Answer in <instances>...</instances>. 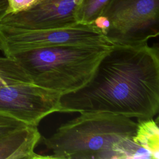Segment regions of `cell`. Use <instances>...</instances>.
<instances>
[{
	"label": "cell",
	"instance_id": "1",
	"mask_svg": "<svg viewBox=\"0 0 159 159\" xmlns=\"http://www.w3.org/2000/svg\"><path fill=\"white\" fill-rule=\"evenodd\" d=\"M60 112H102L152 119L159 109V53L147 43L113 45L90 80L60 97Z\"/></svg>",
	"mask_w": 159,
	"mask_h": 159
},
{
	"label": "cell",
	"instance_id": "2",
	"mask_svg": "<svg viewBox=\"0 0 159 159\" xmlns=\"http://www.w3.org/2000/svg\"><path fill=\"white\" fill-rule=\"evenodd\" d=\"M61 125L48 137H42L51 158H124L137 122L110 112H83Z\"/></svg>",
	"mask_w": 159,
	"mask_h": 159
},
{
	"label": "cell",
	"instance_id": "3",
	"mask_svg": "<svg viewBox=\"0 0 159 159\" xmlns=\"http://www.w3.org/2000/svg\"><path fill=\"white\" fill-rule=\"evenodd\" d=\"M112 45H68L10 52L33 83L62 94L84 86Z\"/></svg>",
	"mask_w": 159,
	"mask_h": 159
},
{
	"label": "cell",
	"instance_id": "4",
	"mask_svg": "<svg viewBox=\"0 0 159 159\" xmlns=\"http://www.w3.org/2000/svg\"><path fill=\"white\" fill-rule=\"evenodd\" d=\"M101 16L109 21L105 36L112 45L143 44L159 34V0H112Z\"/></svg>",
	"mask_w": 159,
	"mask_h": 159
},
{
	"label": "cell",
	"instance_id": "5",
	"mask_svg": "<svg viewBox=\"0 0 159 159\" xmlns=\"http://www.w3.org/2000/svg\"><path fill=\"white\" fill-rule=\"evenodd\" d=\"M68 45H112L93 24L40 30H23L0 25V50L17 51Z\"/></svg>",
	"mask_w": 159,
	"mask_h": 159
},
{
	"label": "cell",
	"instance_id": "6",
	"mask_svg": "<svg viewBox=\"0 0 159 159\" xmlns=\"http://www.w3.org/2000/svg\"><path fill=\"white\" fill-rule=\"evenodd\" d=\"M61 96L34 83L6 86L0 88V113L37 126L45 117L60 112Z\"/></svg>",
	"mask_w": 159,
	"mask_h": 159
},
{
	"label": "cell",
	"instance_id": "7",
	"mask_svg": "<svg viewBox=\"0 0 159 159\" xmlns=\"http://www.w3.org/2000/svg\"><path fill=\"white\" fill-rule=\"evenodd\" d=\"M82 0H39L29 8L6 14L2 26L40 30L68 27L77 24L76 12Z\"/></svg>",
	"mask_w": 159,
	"mask_h": 159
},
{
	"label": "cell",
	"instance_id": "8",
	"mask_svg": "<svg viewBox=\"0 0 159 159\" xmlns=\"http://www.w3.org/2000/svg\"><path fill=\"white\" fill-rule=\"evenodd\" d=\"M42 136L37 126L27 125L0 138V159L48 158L34 152Z\"/></svg>",
	"mask_w": 159,
	"mask_h": 159
},
{
	"label": "cell",
	"instance_id": "9",
	"mask_svg": "<svg viewBox=\"0 0 159 159\" xmlns=\"http://www.w3.org/2000/svg\"><path fill=\"white\" fill-rule=\"evenodd\" d=\"M132 139L135 143L150 152L152 159L159 158V129L158 122L153 118L137 119Z\"/></svg>",
	"mask_w": 159,
	"mask_h": 159
},
{
	"label": "cell",
	"instance_id": "10",
	"mask_svg": "<svg viewBox=\"0 0 159 159\" xmlns=\"http://www.w3.org/2000/svg\"><path fill=\"white\" fill-rule=\"evenodd\" d=\"M21 83L33 82L14 60L6 56L0 57V88Z\"/></svg>",
	"mask_w": 159,
	"mask_h": 159
},
{
	"label": "cell",
	"instance_id": "11",
	"mask_svg": "<svg viewBox=\"0 0 159 159\" xmlns=\"http://www.w3.org/2000/svg\"><path fill=\"white\" fill-rule=\"evenodd\" d=\"M112 0H82L76 12L78 23L90 24L101 16Z\"/></svg>",
	"mask_w": 159,
	"mask_h": 159
},
{
	"label": "cell",
	"instance_id": "12",
	"mask_svg": "<svg viewBox=\"0 0 159 159\" xmlns=\"http://www.w3.org/2000/svg\"><path fill=\"white\" fill-rule=\"evenodd\" d=\"M27 125L12 117L0 113V138Z\"/></svg>",
	"mask_w": 159,
	"mask_h": 159
},
{
	"label": "cell",
	"instance_id": "13",
	"mask_svg": "<svg viewBox=\"0 0 159 159\" xmlns=\"http://www.w3.org/2000/svg\"><path fill=\"white\" fill-rule=\"evenodd\" d=\"M9 12V3L7 0H0V20Z\"/></svg>",
	"mask_w": 159,
	"mask_h": 159
},
{
	"label": "cell",
	"instance_id": "14",
	"mask_svg": "<svg viewBox=\"0 0 159 159\" xmlns=\"http://www.w3.org/2000/svg\"><path fill=\"white\" fill-rule=\"evenodd\" d=\"M36 1H39V0H36Z\"/></svg>",
	"mask_w": 159,
	"mask_h": 159
}]
</instances>
